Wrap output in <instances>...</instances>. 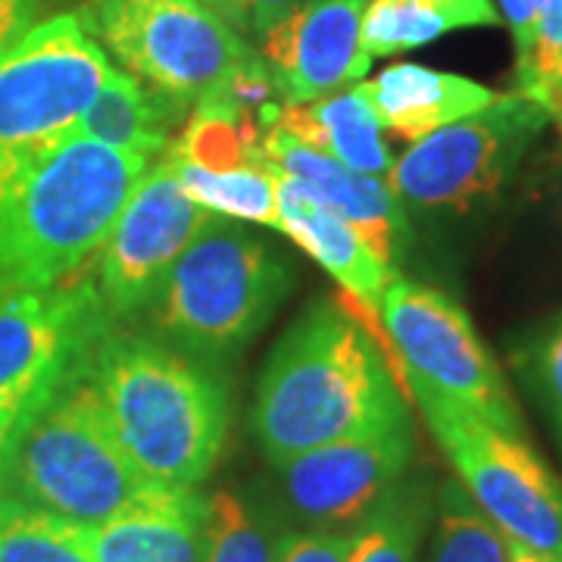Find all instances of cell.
Segmentation results:
<instances>
[{
    "label": "cell",
    "instance_id": "cell-18",
    "mask_svg": "<svg viewBox=\"0 0 562 562\" xmlns=\"http://www.w3.org/2000/svg\"><path fill=\"white\" fill-rule=\"evenodd\" d=\"M203 506L198 491L125 513L79 531L91 562H203Z\"/></svg>",
    "mask_w": 562,
    "mask_h": 562
},
{
    "label": "cell",
    "instance_id": "cell-32",
    "mask_svg": "<svg viewBox=\"0 0 562 562\" xmlns=\"http://www.w3.org/2000/svg\"><path fill=\"white\" fill-rule=\"evenodd\" d=\"M47 401V397H44ZM41 401H32V403H25V401H0V441L3 438H10L13 435V428L20 425L35 406H38Z\"/></svg>",
    "mask_w": 562,
    "mask_h": 562
},
{
    "label": "cell",
    "instance_id": "cell-3",
    "mask_svg": "<svg viewBox=\"0 0 562 562\" xmlns=\"http://www.w3.org/2000/svg\"><path fill=\"white\" fill-rule=\"evenodd\" d=\"M85 375L147 479L179 491L210 479L228 441V397L203 366L138 335L106 331Z\"/></svg>",
    "mask_w": 562,
    "mask_h": 562
},
{
    "label": "cell",
    "instance_id": "cell-2",
    "mask_svg": "<svg viewBox=\"0 0 562 562\" xmlns=\"http://www.w3.org/2000/svg\"><path fill=\"white\" fill-rule=\"evenodd\" d=\"M147 166L144 154L63 138L0 181V301L76 279Z\"/></svg>",
    "mask_w": 562,
    "mask_h": 562
},
{
    "label": "cell",
    "instance_id": "cell-37",
    "mask_svg": "<svg viewBox=\"0 0 562 562\" xmlns=\"http://www.w3.org/2000/svg\"><path fill=\"white\" fill-rule=\"evenodd\" d=\"M560 213H562V194H560Z\"/></svg>",
    "mask_w": 562,
    "mask_h": 562
},
{
    "label": "cell",
    "instance_id": "cell-16",
    "mask_svg": "<svg viewBox=\"0 0 562 562\" xmlns=\"http://www.w3.org/2000/svg\"><path fill=\"white\" fill-rule=\"evenodd\" d=\"M262 154L279 172L297 181L310 198L350 222L375 247V254L394 266L397 244L406 235V216L391 181L357 172L272 125L262 138Z\"/></svg>",
    "mask_w": 562,
    "mask_h": 562
},
{
    "label": "cell",
    "instance_id": "cell-15",
    "mask_svg": "<svg viewBox=\"0 0 562 562\" xmlns=\"http://www.w3.org/2000/svg\"><path fill=\"white\" fill-rule=\"evenodd\" d=\"M279 232H284L294 244L319 262L322 269L344 288V306L357 310L353 316L372 331V338L382 335L384 291L397 276L394 266L375 254V247L362 238L360 232L310 198L301 184L279 172ZM382 344V338H379ZM384 350V344H382Z\"/></svg>",
    "mask_w": 562,
    "mask_h": 562
},
{
    "label": "cell",
    "instance_id": "cell-23",
    "mask_svg": "<svg viewBox=\"0 0 562 562\" xmlns=\"http://www.w3.org/2000/svg\"><path fill=\"white\" fill-rule=\"evenodd\" d=\"M435 494L425 482L403 479L357 528H350L347 562H419Z\"/></svg>",
    "mask_w": 562,
    "mask_h": 562
},
{
    "label": "cell",
    "instance_id": "cell-30",
    "mask_svg": "<svg viewBox=\"0 0 562 562\" xmlns=\"http://www.w3.org/2000/svg\"><path fill=\"white\" fill-rule=\"evenodd\" d=\"M38 0H0V57L32 29Z\"/></svg>",
    "mask_w": 562,
    "mask_h": 562
},
{
    "label": "cell",
    "instance_id": "cell-8",
    "mask_svg": "<svg viewBox=\"0 0 562 562\" xmlns=\"http://www.w3.org/2000/svg\"><path fill=\"white\" fill-rule=\"evenodd\" d=\"M550 116L525 94H497L484 110L416 140L391 169L403 206L465 216L513 179Z\"/></svg>",
    "mask_w": 562,
    "mask_h": 562
},
{
    "label": "cell",
    "instance_id": "cell-19",
    "mask_svg": "<svg viewBox=\"0 0 562 562\" xmlns=\"http://www.w3.org/2000/svg\"><path fill=\"white\" fill-rule=\"evenodd\" d=\"M272 128L357 172L391 179L394 157L382 138V125L357 85L319 101L281 103L276 106Z\"/></svg>",
    "mask_w": 562,
    "mask_h": 562
},
{
    "label": "cell",
    "instance_id": "cell-35",
    "mask_svg": "<svg viewBox=\"0 0 562 562\" xmlns=\"http://www.w3.org/2000/svg\"><path fill=\"white\" fill-rule=\"evenodd\" d=\"M562 13V0H541V16H553Z\"/></svg>",
    "mask_w": 562,
    "mask_h": 562
},
{
    "label": "cell",
    "instance_id": "cell-29",
    "mask_svg": "<svg viewBox=\"0 0 562 562\" xmlns=\"http://www.w3.org/2000/svg\"><path fill=\"white\" fill-rule=\"evenodd\" d=\"M503 20L509 22L516 47L525 54L531 47V41L538 35V22H541V0H501Z\"/></svg>",
    "mask_w": 562,
    "mask_h": 562
},
{
    "label": "cell",
    "instance_id": "cell-1",
    "mask_svg": "<svg viewBox=\"0 0 562 562\" xmlns=\"http://www.w3.org/2000/svg\"><path fill=\"white\" fill-rule=\"evenodd\" d=\"M406 387L382 344L344 303H310L262 369L250 413L272 465L325 443L409 422Z\"/></svg>",
    "mask_w": 562,
    "mask_h": 562
},
{
    "label": "cell",
    "instance_id": "cell-12",
    "mask_svg": "<svg viewBox=\"0 0 562 562\" xmlns=\"http://www.w3.org/2000/svg\"><path fill=\"white\" fill-rule=\"evenodd\" d=\"M220 222L222 216L203 210L181 191L166 160L147 166L98 250L101 262L94 288L106 316H132L144 310L181 254Z\"/></svg>",
    "mask_w": 562,
    "mask_h": 562
},
{
    "label": "cell",
    "instance_id": "cell-34",
    "mask_svg": "<svg viewBox=\"0 0 562 562\" xmlns=\"http://www.w3.org/2000/svg\"><path fill=\"white\" fill-rule=\"evenodd\" d=\"M509 562H562L560 557L553 553H543V550H535L528 543L509 541Z\"/></svg>",
    "mask_w": 562,
    "mask_h": 562
},
{
    "label": "cell",
    "instance_id": "cell-17",
    "mask_svg": "<svg viewBox=\"0 0 562 562\" xmlns=\"http://www.w3.org/2000/svg\"><path fill=\"white\" fill-rule=\"evenodd\" d=\"M357 88L372 106L382 132L409 144L497 101V94L479 81L419 63H394L372 81L362 79Z\"/></svg>",
    "mask_w": 562,
    "mask_h": 562
},
{
    "label": "cell",
    "instance_id": "cell-21",
    "mask_svg": "<svg viewBox=\"0 0 562 562\" xmlns=\"http://www.w3.org/2000/svg\"><path fill=\"white\" fill-rule=\"evenodd\" d=\"M491 0H369L362 13V47L372 60L416 50L457 29L497 25Z\"/></svg>",
    "mask_w": 562,
    "mask_h": 562
},
{
    "label": "cell",
    "instance_id": "cell-24",
    "mask_svg": "<svg viewBox=\"0 0 562 562\" xmlns=\"http://www.w3.org/2000/svg\"><path fill=\"white\" fill-rule=\"evenodd\" d=\"M435 538L428 562H509V538L484 516L460 482L435 494Z\"/></svg>",
    "mask_w": 562,
    "mask_h": 562
},
{
    "label": "cell",
    "instance_id": "cell-20",
    "mask_svg": "<svg viewBox=\"0 0 562 562\" xmlns=\"http://www.w3.org/2000/svg\"><path fill=\"white\" fill-rule=\"evenodd\" d=\"M188 106L144 88L135 76L113 69L98 98L72 125L69 138L101 140L144 157H160L169 150V132Z\"/></svg>",
    "mask_w": 562,
    "mask_h": 562
},
{
    "label": "cell",
    "instance_id": "cell-13",
    "mask_svg": "<svg viewBox=\"0 0 562 562\" xmlns=\"http://www.w3.org/2000/svg\"><path fill=\"white\" fill-rule=\"evenodd\" d=\"M416 457L413 422L325 443L276 465L288 503L316 528L357 525L406 479Z\"/></svg>",
    "mask_w": 562,
    "mask_h": 562
},
{
    "label": "cell",
    "instance_id": "cell-33",
    "mask_svg": "<svg viewBox=\"0 0 562 562\" xmlns=\"http://www.w3.org/2000/svg\"><path fill=\"white\" fill-rule=\"evenodd\" d=\"M201 3H206L213 13H220L232 29H238V32L244 29V0H201Z\"/></svg>",
    "mask_w": 562,
    "mask_h": 562
},
{
    "label": "cell",
    "instance_id": "cell-14",
    "mask_svg": "<svg viewBox=\"0 0 562 562\" xmlns=\"http://www.w3.org/2000/svg\"><path fill=\"white\" fill-rule=\"evenodd\" d=\"M369 0H306L262 35V60L284 103L319 101L366 79L362 47Z\"/></svg>",
    "mask_w": 562,
    "mask_h": 562
},
{
    "label": "cell",
    "instance_id": "cell-25",
    "mask_svg": "<svg viewBox=\"0 0 562 562\" xmlns=\"http://www.w3.org/2000/svg\"><path fill=\"white\" fill-rule=\"evenodd\" d=\"M0 562H91L76 525L0 494Z\"/></svg>",
    "mask_w": 562,
    "mask_h": 562
},
{
    "label": "cell",
    "instance_id": "cell-27",
    "mask_svg": "<svg viewBox=\"0 0 562 562\" xmlns=\"http://www.w3.org/2000/svg\"><path fill=\"white\" fill-rule=\"evenodd\" d=\"M525 366L531 369V382L562 431V319L543 331L541 341L531 347Z\"/></svg>",
    "mask_w": 562,
    "mask_h": 562
},
{
    "label": "cell",
    "instance_id": "cell-9",
    "mask_svg": "<svg viewBox=\"0 0 562 562\" xmlns=\"http://www.w3.org/2000/svg\"><path fill=\"white\" fill-rule=\"evenodd\" d=\"M98 32L128 76L181 106L257 63L238 29L201 0H101Z\"/></svg>",
    "mask_w": 562,
    "mask_h": 562
},
{
    "label": "cell",
    "instance_id": "cell-31",
    "mask_svg": "<svg viewBox=\"0 0 562 562\" xmlns=\"http://www.w3.org/2000/svg\"><path fill=\"white\" fill-rule=\"evenodd\" d=\"M306 0H244V32L266 35L276 22L294 13Z\"/></svg>",
    "mask_w": 562,
    "mask_h": 562
},
{
    "label": "cell",
    "instance_id": "cell-10",
    "mask_svg": "<svg viewBox=\"0 0 562 562\" xmlns=\"http://www.w3.org/2000/svg\"><path fill=\"white\" fill-rule=\"evenodd\" d=\"M379 316L406 394L422 387L475 409L501 428L522 431L503 372L487 353L469 313L450 294L394 276Z\"/></svg>",
    "mask_w": 562,
    "mask_h": 562
},
{
    "label": "cell",
    "instance_id": "cell-7",
    "mask_svg": "<svg viewBox=\"0 0 562 562\" xmlns=\"http://www.w3.org/2000/svg\"><path fill=\"white\" fill-rule=\"evenodd\" d=\"M435 441L457 469L465 494L509 541L562 560V482L522 431L501 428L475 409L413 387Z\"/></svg>",
    "mask_w": 562,
    "mask_h": 562
},
{
    "label": "cell",
    "instance_id": "cell-36",
    "mask_svg": "<svg viewBox=\"0 0 562 562\" xmlns=\"http://www.w3.org/2000/svg\"><path fill=\"white\" fill-rule=\"evenodd\" d=\"M7 441H10V438L0 441V487H3V453H7Z\"/></svg>",
    "mask_w": 562,
    "mask_h": 562
},
{
    "label": "cell",
    "instance_id": "cell-26",
    "mask_svg": "<svg viewBox=\"0 0 562 562\" xmlns=\"http://www.w3.org/2000/svg\"><path fill=\"white\" fill-rule=\"evenodd\" d=\"M203 562H276V541L266 535L250 506L232 491L206 497Z\"/></svg>",
    "mask_w": 562,
    "mask_h": 562
},
{
    "label": "cell",
    "instance_id": "cell-4",
    "mask_svg": "<svg viewBox=\"0 0 562 562\" xmlns=\"http://www.w3.org/2000/svg\"><path fill=\"white\" fill-rule=\"evenodd\" d=\"M3 497L69 525H103L179 494L147 479L125 453L103 403L79 375L13 428L3 453Z\"/></svg>",
    "mask_w": 562,
    "mask_h": 562
},
{
    "label": "cell",
    "instance_id": "cell-28",
    "mask_svg": "<svg viewBox=\"0 0 562 562\" xmlns=\"http://www.w3.org/2000/svg\"><path fill=\"white\" fill-rule=\"evenodd\" d=\"M350 531L344 528H313L288 531L276 541V562H347Z\"/></svg>",
    "mask_w": 562,
    "mask_h": 562
},
{
    "label": "cell",
    "instance_id": "cell-22",
    "mask_svg": "<svg viewBox=\"0 0 562 562\" xmlns=\"http://www.w3.org/2000/svg\"><path fill=\"white\" fill-rule=\"evenodd\" d=\"M181 191L203 210L279 228V169L272 162H254L238 169H203L198 162L179 160L172 154L162 157Z\"/></svg>",
    "mask_w": 562,
    "mask_h": 562
},
{
    "label": "cell",
    "instance_id": "cell-5",
    "mask_svg": "<svg viewBox=\"0 0 562 562\" xmlns=\"http://www.w3.org/2000/svg\"><path fill=\"white\" fill-rule=\"evenodd\" d=\"M291 291V269L241 228L203 232L144 306L154 325L203 357L247 344Z\"/></svg>",
    "mask_w": 562,
    "mask_h": 562
},
{
    "label": "cell",
    "instance_id": "cell-6",
    "mask_svg": "<svg viewBox=\"0 0 562 562\" xmlns=\"http://www.w3.org/2000/svg\"><path fill=\"white\" fill-rule=\"evenodd\" d=\"M110 72L81 16L32 25L0 57V181L69 138Z\"/></svg>",
    "mask_w": 562,
    "mask_h": 562
},
{
    "label": "cell",
    "instance_id": "cell-11",
    "mask_svg": "<svg viewBox=\"0 0 562 562\" xmlns=\"http://www.w3.org/2000/svg\"><path fill=\"white\" fill-rule=\"evenodd\" d=\"M106 335L98 288L69 279L0 301V401H44L88 372Z\"/></svg>",
    "mask_w": 562,
    "mask_h": 562
}]
</instances>
